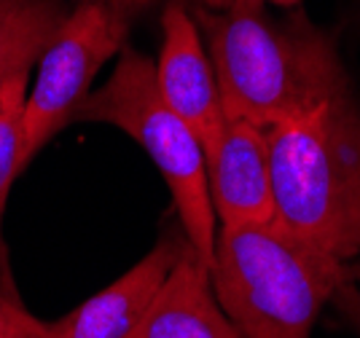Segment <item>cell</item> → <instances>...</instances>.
Instances as JSON below:
<instances>
[{
    "label": "cell",
    "instance_id": "obj_6",
    "mask_svg": "<svg viewBox=\"0 0 360 338\" xmlns=\"http://www.w3.org/2000/svg\"><path fill=\"white\" fill-rule=\"evenodd\" d=\"M188 247L180 231L165 234L127 274L54 323L32 320V338H127L162 290L172 266Z\"/></svg>",
    "mask_w": 360,
    "mask_h": 338
},
{
    "label": "cell",
    "instance_id": "obj_7",
    "mask_svg": "<svg viewBox=\"0 0 360 338\" xmlns=\"http://www.w3.org/2000/svg\"><path fill=\"white\" fill-rule=\"evenodd\" d=\"M156 78L165 103L194 129L202 150L210 148L229 116L221 103L210 54L194 16L183 3H169L162 11V51Z\"/></svg>",
    "mask_w": 360,
    "mask_h": 338
},
{
    "label": "cell",
    "instance_id": "obj_12",
    "mask_svg": "<svg viewBox=\"0 0 360 338\" xmlns=\"http://www.w3.org/2000/svg\"><path fill=\"white\" fill-rule=\"evenodd\" d=\"M32 317L25 306H19L16 298L3 301L0 306V338H32Z\"/></svg>",
    "mask_w": 360,
    "mask_h": 338
},
{
    "label": "cell",
    "instance_id": "obj_2",
    "mask_svg": "<svg viewBox=\"0 0 360 338\" xmlns=\"http://www.w3.org/2000/svg\"><path fill=\"white\" fill-rule=\"evenodd\" d=\"M274 223L342 264L360 255V103L352 91L266 129Z\"/></svg>",
    "mask_w": 360,
    "mask_h": 338
},
{
    "label": "cell",
    "instance_id": "obj_11",
    "mask_svg": "<svg viewBox=\"0 0 360 338\" xmlns=\"http://www.w3.org/2000/svg\"><path fill=\"white\" fill-rule=\"evenodd\" d=\"M25 103H27V73L16 75L0 89V218L14 180L25 172L22 164Z\"/></svg>",
    "mask_w": 360,
    "mask_h": 338
},
{
    "label": "cell",
    "instance_id": "obj_1",
    "mask_svg": "<svg viewBox=\"0 0 360 338\" xmlns=\"http://www.w3.org/2000/svg\"><path fill=\"white\" fill-rule=\"evenodd\" d=\"M229 118L271 129L349 91V75L326 30L301 11L274 14L261 0L191 8Z\"/></svg>",
    "mask_w": 360,
    "mask_h": 338
},
{
    "label": "cell",
    "instance_id": "obj_3",
    "mask_svg": "<svg viewBox=\"0 0 360 338\" xmlns=\"http://www.w3.org/2000/svg\"><path fill=\"white\" fill-rule=\"evenodd\" d=\"M347 280L349 264L280 223L218 228L210 282L242 338H312L323 306Z\"/></svg>",
    "mask_w": 360,
    "mask_h": 338
},
{
    "label": "cell",
    "instance_id": "obj_14",
    "mask_svg": "<svg viewBox=\"0 0 360 338\" xmlns=\"http://www.w3.org/2000/svg\"><path fill=\"white\" fill-rule=\"evenodd\" d=\"M91 3H100V6L108 8V11L116 16L119 22L132 25V19L140 16L143 11H148L156 0H91Z\"/></svg>",
    "mask_w": 360,
    "mask_h": 338
},
{
    "label": "cell",
    "instance_id": "obj_8",
    "mask_svg": "<svg viewBox=\"0 0 360 338\" xmlns=\"http://www.w3.org/2000/svg\"><path fill=\"white\" fill-rule=\"evenodd\" d=\"M205 159L212 209L221 226L274 221L266 129L245 118H226L215 143L205 148Z\"/></svg>",
    "mask_w": 360,
    "mask_h": 338
},
{
    "label": "cell",
    "instance_id": "obj_16",
    "mask_svg": "<svg viewBox=\"0 0 360 338\" xmlns=\"http://www.w3.org/2000/svg\"><path fill=\"white\" fill-rule=\"evenodd\" d=\"M349 274H352V280L355 282H360V255L349 264Z\"/></svg>",
    "mask_w": 360,
    "mask_h": 338
},
{
    "label": "cell",
    "instance_id": "obj_13",
    "mask_svg": "<svg viewBox=\"0 0 360 338\" xmlns=\"http://www.w3.org/2000/svg\"><path fill=\"white\" fill-rule=\"evenodd\" d=\"M330 304H336V309L345 314L349 327L360 336V290L355 287V280H347L345 285H339Z\"/></svg>",
    "mask_w": 360,
    "mask_h": 338
},
{
    "label": "cell",
    "instance_id": "obj_4",
    "mask_svg": "<svg viewBox=\"0 0 360 338\" xmlns=\"http://www.w3.org/2000/svg\"><path fill=\"white\" fill-rule=\"evenodd\" d=\"M73 121L119 126L148 153L169 186L183 234L210 268L218 218L210 199L207 159L194 129L165 103L156 62L124 46L110 78L97 91H89Z\"/></svg>",
    "mask_w": 360,
    "mask_h": 338
},
{
    "label": "cell",
    "instance_id": "obj_9",
    "mask_svg": "<svg viewBox=\"0 0 360 338\" xmlns=\"http://www.w3.org/2000/svg\"><path fill=\"white\" fill-rule=\"evenodd\" d=\"M127 338H242L221 309L210 268L199 261L191 242Z\"/></svg>",
    "mask_w": 360,
    "mask_h": 338
},
{
    "label": "cell",
    "instance_id": "obj_15",
    "mask_svg": "<svg viewBox=\"0 0 360 338\" xmlns=\"http://www.w3.org/2000/svg\"><path fill=\"white\" fill-rule=\"evenodd\" d=\"M196 3H202V6H226L229 0H196ZM261 3H271V6H280V8H293V6H299L301 0H261Z\"/></svg>",
    "mask_w": 360,
    "mask_h": 338
},
{
    "label": "cell",
    "instance_id": "obj_17",
    "mask_svg": "<svg viewBox=\"0 0 360 338\" xmlns=\"http://www.w3.org/2000/svg\"><path fill=\"white\" fill-rule=\"evenodd\" d=\"M3 301H6V293H3V290H0V306H3Z\"/></svg>",
    "mask_w": 360,
    "mask_h": 338
},
{
    "label": "cell",
    "instance_id": "obj_10",
    "mask_svg": "<svg viewBox=\"0 0 360 338\" xmlns=\"http://www.w3.org/2000/svg\"><path fill=\"white\" fill-rule=\"evenodd\" d=\"M68 16L62 0H0V89L41 62Z\"/></svg>",
    "mask_w": 360,
    "mask_h": 338
},
{
    "label": "cell",
    "instance_id": "obj_5",
    "mask_svg": "<svg viewBox=\"0 0 360 338\" xmlns=\"http://www.w3.org/2000/svg\"><path fill=\"white\" fill-rule=\"evenodd\" d=\"M127 32L129 25L100 3L81 0L70 11L41 57L35 86L25 103V167L73 121L78 105L89 97L94 75L127 46Z\"/></svg>",
    "mask_w": 360,
    "mask_h": 338
}]
</instances>
